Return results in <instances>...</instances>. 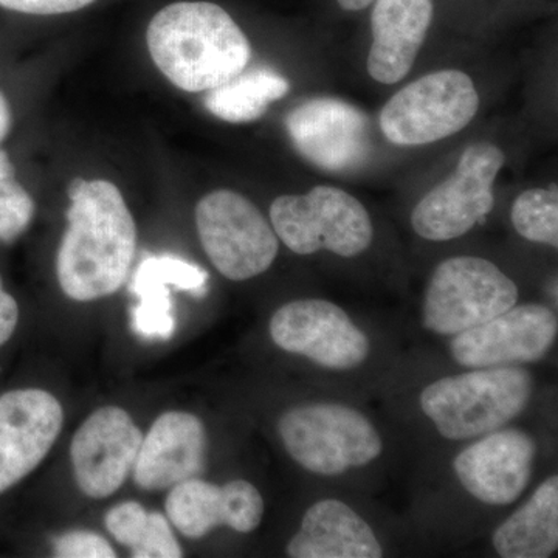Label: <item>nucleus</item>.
<instances>
[{"mask_svg": "<svg viewBox=\"0 0 558 558\" xmlns=\"http://www.w3.org/2000/svg\"><path fill=\"white\" fill-rule=\"evenodd\" d=\"M513 229L535 244L558 247V190L532 189L521 193L510 209Z\"/></svg>", "mask_w": 558, "mask_h": 558, "instance_id": "24", "label": "nucleus"}, {"mask_svg": "<svg viewBox=\"0 0 558 558\" xmlns=\"http://www.w3.org/2000/svg\"><path fill=\"white\" fill-rule=\"evenodd\" d=\"M478 109V90L468 73L438 70L389 98L380 112V131L392 145H432L465 130Z\"/></svg>", "mask_w": 558, "mask_h": 558, "instance_id": "6", "label": "nucleus"}, {"mask_svg": "<svg viewBox=\"0 0 558 558\" xmlns=\"http://www.w3.org/2000/svg\"><path fill=\"white\" fill-rule=\"evenodd\" d=\"M208 274L196 264L175 256H149L140 264L131 290L138 299L132 326L143 339L168 340L175 330L170 286L193 295H204Z\"/></svg>", "mask_w": 558, "mask_h": 558, "instance_id": "20", "label": "nucleus"}, {"mask_svg": "<svg viewBox=\"0 0 558 558\" xmlns=\"http://www.w3.org/2000/svg\"><path fill=\"white\" fill-rule=\"evenodd\" d=\"M286 131L296 153L326 172H354L373 150L368 116L340 98L301 102L286 117Z\"/></svg>", "mask_w": 558, "mask_h": 558, "instance_id": "11", "label": "nucleus"}, {"mask_svg": "<svg viewBox=\"0 0 558 558\" xmlns=\"http://www.w3.org/2000/svg\"><path fill=\"white\" fill-rule=\"evenodd\" d=\"M17 322H20V307L16 300L3 289L2 278H0V347L13 336Z\"/></svg>", "mask_w": 558, "mask_h": 558, "instance_id": "28", "label": "nucleus"}, {"mask_svg": "<svg viewBox=\"0 0 558 558\" xmlns=\"http://www.w3.org/2000/svg\"><path fill=\"white\" fill-rule=\"evenodd\" d=\"M171 488L167 498L168 519L185 537L202 538L219 526L248 534L263 521V495L248 481L233 480L218 486L190 478Z\"/></svg>", "mask_w": 558, "mask_h": 558, "instance_id": "16", "label": "nucleus"}, {"mask_svg": "<svg viewBox=\"0 0 558 558\" xmlns=\"http://www.w3.org/2000/svg\"><path fill=\"white\" fill-rule=\"evenodd\" d=\"M373 2L374 0H337L341 9L347 11H362Z\"/></svg>", "mask_w": 558, "mask_h": 558, "instance_id": "30", "label": "nucleus"}, {"mask_svg": "<svg viewBox=\"0 0 558 558\" xmlns=\"http://www.w3.org/2000/svg\"><path fill=\"white\" fill-rule=\"evenodd\" d=\"M286 76L270 68L245 69L233 80L205 92V109L227 123H252L263 119L275 101L289 94Z\"/></svg>", "mask_w": 558, "mask_h": 558, "instance_id": "22", "label": "nucleus"}, {"mask_svg": "<svg viewBox=\"0 0 558 558\" xmlns=\"http://www.w3.org/2000/svg\"><path fill=\"white\" fill-rule=\"evenodd\" d=\"M60 400L38 388L0 396V494L38 468L60 436Z\"/></svg>", "mask_w": 558, "mask_h": 558, "instance_id": "14", "label": "nucleus"}, {"mask_svg": "<svg viewBox=\"0 0 558 558\" xmlns=\"http://www.w3.org/2000/svg\"><path fill=\"white\" fill-rule=\"evenodd\" d=\"M150 60L172 86L201 94L247 69L252 44L229 11L208 0H178L150 17Z\"/></svg>", "mask_w": 558, "mask_h": 558, "instance_id": "2", "label": "nucleus"}, {"mask_svg": "<svg viewBox=\"0 0 558 558\" xmlns=\"http://www.w3.org/2000/svg\"><path fill=\"white\" fill-rule=\"evenodd\" d=\"M532 391L534 380L527 369L492 366L433 381L418 403L440 436L465 440L508 425L526 410Z\"/></svg>", "mask_w": 558, "mask_h": 558, "instance_id": "3", "label": "nucleus"}, {"mask_svg": "<svg viewBox=\"0 0 558 558\" xmlns=\"http://www.w3.org/2000/svg\"><path fill=\"white\" fill-rule=\"evenodd\" d=\"M202 248L213 266L230 281H247L270 269L278 256L274 227L247 197L216 190L196 205Z\"/></svg>", "mask_w": 558, "mask_h": 558, "instance_id": "8", "label": "nucleus"}, {"mask_svg": "<svg viewBox=\"0 0 558 558\" xmlns=\"http://www.w3.org/2000/svg\"><path fill=\"white\" fill-rule=\"evenodd\" d=\"M506 156L497 145L480 142L462 150L457 170L428 191L411 213L422 240L446 242L464 236L494 209V185Z\"/></svg>", "mask_w": 558, "mask_h": 558, "instance_id": "9", "label": "nucleus"}, {"mask_svg": "<svg viewBox=\"0 0 558 558\" xmlns=\"http://www.w3.org/2000/svg\"><path fill=\"white\" fill-rule=\"evenodd\" d=\"M207 435L199 417L183 411H168L154 422L142 440L132 470L137 486L163 490L204 470Z\"/></svg>", "mask_w": 558, "mask_h": 558, "instance_id": "17", "label": "nucleus"}, {"mask_svg": "<svg viewBox=\"0 0 558 558\" xmlns=\"http://www.w3.org/2000/svg\"><path fill=\"white\" fill-rule=\"evenodd\" d=\"M270 223L295 255L326 250L355 258L371 247L374 226L368 209L348 191L319 185L306 194H284L271 202Z\"/></svg>", "mask_w": 558, "mask_h": 558, "instance_id": "5", "label": "nucleus"}, {"mask_svg": "<svg viewBox=\"0 0 558 558\" xmlns=\"http://www.w3.org/2000/svg\"><path fill=\"white\" fill-rule=\"evenodd\" d=\"M54 557L60 558H113L116 550L108 539L95 532L73 531L53 542Z\"/></svg>", "mask_w": 558, "mask_h": 558, "instance_id": "26", "label": "nucleus"}, {"mask_svg": "<svg viewBox=\"0 0 558 558\" xmlns=\"http://www.w3.org/2000/svg\"><path fill=\"white\" fill-rule=\"evenodd\" d=\"M537 442L523 429L487 433L453 459L454 475L473 498L487 506H509L526 490Z\"/></svg>", "mask_w": 558, "mask_h": 558, "instance_id": "15", "label": "nucleus"}, {"mask_svg": "<svg viewBox=\"0 0 558 558\" xmlns=\"http://www.w3.org/2000/svg\"><path fill=\"white\" fill-rule=\"evenodd\" d=\"M35 201L17 182L9 154L0 149V241L13 242L31 227Z\"/></svg>", "mask_w": 558, "mask_h": 558, "instance_id": "25", "label": "nucleus"}, {"mask_svg": "<svg viewBox=\"0 0 558 558\" xmlns=\"http://www.w3.org/2000/svg\"><path fill=\"white\" fill-rule=\"evenodd\" d=\"M519 303V288L497 264L480 256L439 263L422 304V323L438 336H457Z\"/></svg>", "mask_w": 558, "mask_h": 558, "instance_id": "7", "label": "nucleus"}, {"mask_svg": "<svg viewBox=\"0 0 558 558\" xmlns=\"http://www.w3.org/2000/svg\"><path fill=\"white\" fill-rule=\"evenodd\" d=\"M278 433L289 457L319 476L365 468L384 450L380 433L369 418L337 402L293 407L279 417Z\"/></svg>", "mask_w": 558, "mask_h": 558, "instance_id": "4", "label": "nucleus"}, {"mask_svg": "<svg viewBox=\"0 0 558 558\" xmlns=\"http://www.w3.org/2000/svg\"><path fill=\"white\" fill-rule=\"evenodd\" d=\"M69 199L68 229L57 256L62 292L83 303L112 295L134 260V216L119 186L106 179L73 180Z\"/></svg>", "mask_w": 558, "mask_h": 558, "instance_id": "1", "label": "nucleus"}, {"mask_svg": "<svg viewBox=\"0 0 558 558\" xmlns=\"http://www.w3.org/2000/svg\"><path fill=\"white\" fill-rule=\"evenodd\" d=\"M269 330L279 349L310 359L325 369L359 368L371 351L368 336L328 300L290 301L275 312Z\"/></svg>", "mask_w": 558, "mask_h": 558, "instance_id": "10", "label": "nucleus"}, {"mask_svg": "<svg viewBox=\"0 0 558 558\" xmlns=\"http://www.w3.org/2000/svg\"><path fill=\"white\" fill-rule=\"evenodd\" d=\"M292 558H380L379 538L351 506L340 499H319L301 520L286 548Z\"/></svg>", "mask_w": 558, "mask_h": 558, "instance_id": "19", "label": "nucleus"}, {"mask_svg": "<svg viewBox=\"0 0 558 558\" xmlns=\"http://www.w3.org/2000/svg\"><path fill=\"white\" fill-rule=\"evenodd\" d=\"M492 546L502 558H548L557 553V475L543 481L527 502L495 529Z\"/></svg>", "mask_w": 558, "mask_h": 558, "instance_id": "21", "label": "nucleus"}, {"mask_svg": "<svg viewBox=\"0 0 558 558\" xmlns=\"http://www.w3.org/2000/svg\"><path fill=\"white\" fill-rule=\"evenodd\" d=\"M143 435L120 407L94 411L70 446L73 472L81 492L94 499L116 494L137 459Z\"/></svg>", "mask_w": 558, "mask_h": 558, "instance_id": "13", "label": "nucleus"}, {"mask_svg": "<svg viewBox=\"0 0 558 558\" xmlns=\"http://www.w3.org/2000/svg\"><path fill=\"white\" fill-rule=\"evenodd\" d=\"M11 124H13V112L5 95L0 92V143L10 134Z\"/></svg>", "mask_w": 558, "mask_h": 558, "instance_id": "29", "label": "nucleus"}, {"mask_svg": "<svg viewBox=\"0 0 558 558\" xmlns=\"http://www.w3.org/2000/svg\"><path fill=\"white\" fill-rule=\"evenodd\" d=\"M433 11V0H374L366 61L371 78L389 86L409 75L427 38Z\"/></svg>", "mask_w": 558, "mask_h": 558, "instance_id": "18", "label": "nucleus"}, {"mask_svg": "<svg viewBox=\"0 0 558 558\" xmlns=\"http://www.w3.org/2000/svg\"><path fill=\"white\" fill-rule=\"evenodd\" d=\"M557 333V315L548 306L515 304L453 336L450 352L458 365L470 369L535 363L553 349Z\"/></svg>", "mask_w": 558, "mask_h": 558, "instance_id": "12", "label": "nucleus"}, {"mask_svg": "<svg viewBox=\"0 0 558 558\" xmlns=\"http://www.w3.org/2000/svg\"><path fill=\"white\" fill-rule=\"evenodd\" d=\"M106 529L134 558H179L182 548L170 521L160 512H146L138 502H121L106 513Z\"/></svg>", "mask_w": 558, "mask_h": 558, "instance_id": "23", "label": "nucleus"}, {"mask_svg": "<svg viewBox=\"0 0 558 558\" xmlns=\"http://www.w3.org/2000/svg\"><path fill=\"white\" fill-rule=\"evenodd\" d=\"M95 2L97 0H0V7L31 16H62L78 13Z\"/></svg>", "mask_w": 558, "mask_h": 558, "instance_id": "27", "label": "nucleus"}]
</instances>
